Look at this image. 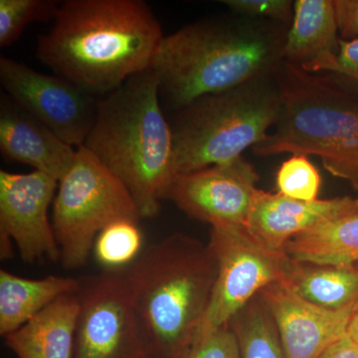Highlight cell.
Segmentation results:
<instances>
[{
    "label": "cell",
    "instance_id": "1",
    "mask_svg": "<svg viewBox=\"0 0 358 358\" xmlns=\"http://www.w3.org/2000/svg\"><path fill=\"white\" fill-rule=\"evenodd\" d=\"M164 35L141 0H66L36 57L55 75L105 96L152 67Z\"/></svg>",
    "mask_w": 358,
    "mask_h": 358
},
{
    "label": "cell",
    "instance_id": "2",
    "mask_svg": "<svg viewBox=\"0 0 358 358\" xmlns=\"http://www.w3.org/2000/svg\"><path fill=\"white\" fill-rule=\"evenodd\" d=\"M288 30L282 23L234 13L164 35L150 67L162 108L176 113L202 96L274 74Z\"/></svg>",
    "mask_w": 358,
    "mask_h": 358
},
{
    "label": "cell",
    "instance_id": "3",
    "mask_svg": "<svg viewBox=\"0 0 358 358\" xmlns=\"http://www.w3.org/2000/svg\"><path fill=\"white\" fill-rule=\"evenodd\" d=\"M84 148L126 186L141 218L155 217L178 178L159 80L148 69L99 99Z\"/></svg>",
    "mask_w": 358,
    "mask_h": 358
},
{
    "label": "cell",
    "instance_id": "4",
    "mask_svg": "<svg viewBox=\"0 0 358 358\" xmlns=\"http://www.w3.org/2000/svg\"><path fill=\"white\" fill-rule=\"evenodd\" d=\"M126 270L145 358H182L217 277L208 244L176 233L143 250Z\"/></svg>",
    "mask_w": 358,
    "mask_h": 358
},
{
    "label": "cell",
    "instance_id": "5",
    "mask_svg": "<svg viewBox=\"0 0 358 358\" xmlns=\"http://www.w3.org/2000/svg\"><path fill=\"white\" fill-rule=\"evenodd\" d=\"M275 75L281 108L274 131L253 147L254 154L315 155L329 173L358 190V96L333 74L286 61Z\"/></svg>",
    "mask_w": 358,
    "mask_h": 358
},
{
    "label": "cell",
    "instance_id": "6",
    "mask_svg": "<svg viewBox=\"0 0 358 358\" xmlns=\"http://www.w3.org/2000/svg\"><path fill=\"white\" fill-rule=\"evenodd\" d=\"M275 73L173 113L169 124L176 176L233 162L267 136L281 108Z\"/></svg>",
    "mask_w": 358,
    "mask_h": 358
},
{
    "label": "cell",
    "instance_id": "7",
    "mask_svg": "<svg viewBox=\"0 0 358 358\" xmlns=\"http://www.w3.org/2000/svg\"><path fill=\"white\" fill-rule=\"evenodd\" d=\"M141 219L122 181L86 148H77L72 166L59 180L52 209L63 267L76 270L86 265L96 237L110 224Z\"/></svg>",
    "mask_w": 358,
    "mask_h": 358
},
{
    "label": "cell",
    "instance_id": "8",
    "mask_svg": "<svg viewBox=\"0 0 358 358\" xmlns=\"http://www.w3.org/2000/svg\"><path fill=\"white\" fill-rule=\"evenodd\" d=\"M208 246L217 263V277L196 336L229 326L264 289L285 282L291 261L285 253L264 248L244 226H211Z\"/></svg>",
    "mask_w": 358,
    "mask_h": 358
},
{
    "label": "cell",
    "instance_id": "9",
    "mask_svg": "<svg viewBox=\"0 0 358 358\" xmlns=\"http://www.w3.org/2000/svg\"><path fill=\"white\" fill-rule=\"evenodd\" d=\"M72 358H145L126 268L82 278Z\"/></svg>",
    "mask_w": 358,
    "mask_h": 358
},
{
    "label": "cell",
    "instance_id": "10",
    "mask_svg": "<svg viewBox=\"0 0 358 358\" xmlns=\"http://www.w3.org/2000/svg\"><path fill=\"white\" fill-rule=\"evenodd\" d=\"M0 83L13 102L73 148L83 147L95 122L99 99L58 75L0 57Z\"/></svg>",
    "mask_w": 358,
    "mask_h": 358
},
{
    "label": "cell",
    "instance_id": "11",
    "mask_svg": "<svg viewBox=\"0 0 358 358\" xmlns=\"http://www.w3.org/2000/svg\"><path fill=\"white\" fill-rule=\"evenodd\" d=\"M58 182L40 171L20 174L0 171V234L10 238L26 263L60 259L48 217Z\"/></svg>",
    "mask_w": 358,
    "mask_h": 358
},
{
    "label": "cell",
    "instance_id": "12",
    "mask_svg": "<svg viewBox=\"0 0 358 358\" xmlns=\"http://www.w3.org/2000/svg\"><path fill=\"white\" fill-rule=\"evenodd\" d=\"M258 180L256 169L241 157L228 164L180 174L166 199L186 215L210 226L246 227Z\"/></svg>",
    "mask_w": 358,
    "mask_h": 358
},
{
    "label": "cell",
    "instance_id": "13",
    "mask_svg": "<svg viewBox=\"0 0 358 358\" xmlns=\"http://www.w3.org/2000/svg\"><path fill=\"white\" fill-rule=\"evenodd\" d=\"M274 320L286 358H320L346 336L352 307L329 310L301 298L284 282L259 294Z\"/></svg>",
    "mask_w": 358,
    "mask_h": 358
},
{
    "label": "cell",
    "instance_id": "14",
    "mask_svg": "<svg viewBox=\"0 0 358 358\" xmlns=\"http://www.w3.org/2000/svg\"><path fill=\"white\" fill-rule=\"evenodd\" d=\"M357 212L358 199L352 196L301 201L258 189L245 228L264 248L284 253L285 246L296 235Z\"/></svg>",
    "mask_w": 358,
    "mask_h": 358
},
{
    "label": "cell",
    "instance_id": "15",
    "mask_svg": "<svg viewBox=\"0 0 358 358\" xmlns=\"http://www.w3.org/2000/svg\"><path fill=\"white\" fill-rule=\"evenodd\" d=\"M0 152L8 162L31 166L59 181L72 166L77 148L1 93Z\"/></svg>",
    "mask_w": 358,
    "mask_h": 358
},
{
    "label": "cell",
    "instance_id": "16",
    "mask_svg": "<svg viewBox=\"0 0 358 358\" xmlns=\"http://www.w3.org/2000/svg\"><path fill=\"white\" fill-rule=\"evenodd\" d=\"M78 313V293L62 296L4 336L7 348L17 358H72Z\"/></svg>",
    "mask_w": 358,
    "mask_h": 358
},
{
    "label": "cell",
    "instance_id": "17",
    "mask_svg": "<svg viewBox=\"0 0 358 358\" xmlns=\"http://www.w3.org/2000/svg\"><path fill=\"white\" fill-rule=\"evenodd\" d=\"M282 61L305 67L327 54L338 55L339 33L334 0H296Z\"/></svg>",
    "mask_w": 358,
    "mask_h": 358
},
{
    "label": "cell",
    "instance_id": "18",
    "mask_svg": "<svg viewBox=\"0 0 358 358\" xmlns=\"http://www.w3.org/2000/svg\"><path fill=\"white\" fill-rule=\"evenodd\" d=\"M81 279L48 275L25 279L0 270V334L6 336L58 299L77 293Z\"/></svg>",
    "mask_w": 358,
    "mask_h": 358
},
{
    "label": "cell",
    "instance_id": "19",
    "mask_svg": "<svg viewBox=\"0 0 358 358\" xmlns=\"http://www.w3.org/2000/svg\"><path fill=\"white\" fill-rule=\"evenodd\" d=\"M284 253L292 260L319 265L358 263V212L296 235L285 246Z\"/></svg>",
    "mask_w": 358,
    "mask_h": 358
},
{
    "label": "cell",
    "instance_id": "20",
    "mask_svg": "<svg viewBox=\"0 0 358 358\" xmlns=\"http://www.w3.org/2000/svg\"><path fill=\"white\" fill-rule=\"evenodd\" d=\"M284 284L319 307L343 310L358 301V263L319 265L289 261Z\"/></svg>",
    "mask_w": 358,
    "mask_h": 358
},
{
    "label": "cell",
    "instance_id": "21",
    "mask_svg": "<svg viewBox=\"0 0 358 358\" xmlns=\"http://www.w3.org/2000/svg\"><path fill=\"white\" fill-rule=\"evenodd\" d=\"M242 358H286L274 320L257 296L231 320Z\"/></svg>",
    "mask_w": 358,
    "mask_h": 358
},
{
    "label": "cell",
    "instance_id": "22",
    "mask_svg": "<svg viewBox=\"0 0 358 358\" xmlns=\"http://www.w3.org/2000/svg\"><path fill=\"white\" fill-rule=\"evenodd\" d=\"M143 234L138 222L117 221L105 228L96 237L94 254L105 270L128 267L140 256Z\"/></svg>",
    "mask_w": 358,
    "mask_h": 358
},
{
    "label": "cell",
    "instance_id": "23",
    "mask_svg": "<svg viewBox=\"0 0 358 358\" xmlns=\"http://www.w3.org/2000/svg\"><path fill=\"white\" fill-rule=\"evenodd\" d=\"M59 6L54 0H0V46L13 45L32 23L54 20Z\"/></svg>",
    "mask_w": 358,
    "mask_h": 358
},
{
    "label": "cell",
    "instance_id": "24",
    "mask_svg": "<svg viewBox=\"0 0 358 358\" xmlns=\"http://www.w3.org/2000/svg\"><path fill=\"white\" fill-rule=\"evenodd\" d=\"M278 192L301 201L317 199L322 178L308 157L294 155L285 160L275 176Z\"/></svg>",
    "mask_w": 358,
    "mask_h": 358
},
{
    "label": "cell",
    "instance_id": "25",
    "mask_svg": "<svg viewBox=\"0 0 358 358\" xmlns=\"http://www.w3.org/2000/svg\"><path fill=\"white\" fill-rule=\"evenodd\" d=\"M301 68L310 73L333 74L358 96V39L352 41L339 39L338 55L327 54Z\"/></svg>",
    "mask_w": 358,
    "mask_h": 358
},
{
    "label": "cell",
    "instance_id": "26",
    "mask_svg": "<svg viewBox=\"0 0 358 358\" xmlns=\"http://www.w3.org/2000/svg\"><path fill=\"white\" fill-rule=\"evenodd\" d=\"M182 358H242L236 336L229 326L199 334Z\"/></svg>",
    "mask_w": 358,
    "mask_h": 358
},
{
    "label": "cell",
    "instance_id": "27",
    "mask_svg": "<svg viewBox=\"0 0 358 358\" xmlns=\"http://www.w3.org/2000/svg\"><path fill=\"white\" fill-rule=\"evenodd\" d=\"M233 13L248 17L263 18L291 26L294 20V2L291 0H224Z\"/></svg>",
    "mask_w": 358,
    "mask_h": 358
},
{
    "label": "cell",
    "instance_id": "28",
    "mask_svg": "<svg viewBox=\"0 0 358 358\" xmlns=\"http://www.w3.org/2000/svg\"><path fill=\"white\" fill-rule=\"evenodd\" d=\"M339 38L358 39V0H334Z\"/></svg>",
    "mask_w": 358,
    "mask_h": 358
},
{
    "label": "cell",
    "instance_id": "29",
    "mask_svg": "<svg viewBox=\"0 0 358 358\" xmlns=\"http://www.w3.org/2000/svg\"><path fill=\"white\" fill-rule=\"evenodd\" d=\"M320 358H358V345L346 334L329 346Z\"/></svg>",
    "mask_w": 358,
    "mask_h": 358
},
{
    "label": "cell",
    "instance_id": "30",
    "mask_svg": "<svg viewBox=\"0 0 358 358\" xmlns=\"http://www.w3.org/2000/svg\"><path fill=\"white\" fill-rule=\"evenodd\" d=\"M346 334L358 345V301L353 306Z\"/></svg>",
    "mask_w": 358,
    "mask_h": 358
}]
</instances>
